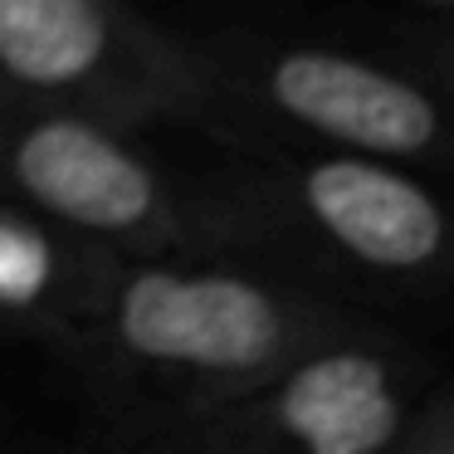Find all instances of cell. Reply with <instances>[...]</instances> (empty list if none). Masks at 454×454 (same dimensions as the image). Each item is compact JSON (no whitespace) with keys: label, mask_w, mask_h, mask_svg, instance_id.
Wrapping results in <instances>:
<instances>
[{"label":"cell","mask_w":454,"mask_h":454,"mask_svg":"<svg viewBox=\"0 0 454 454\" xmlns=\"http://www.w3.org/2000/svg\"><path fill=\"white\" fill-rule=\"evenodd\" d=\"M0 93L132 137L200 132L239 157L235 113L200 35L113 0H0Z\"/></svg>","instance_id":"obj_4"},{"label":"cell","mask_w":454,"mask_h":454,"mask_svg":"<svg viewBox=\"0 0 454 454\" xmlns=\"http://www.w3.org/2000/svg\"><path fill=\"white\" fill-rule=\"evenodd\" d=\"M395 454H454V381L434 386Z\"/></svg>","instance_id":"obj_8"},{"label":"cell","mask_w":454,"mask_h":454,"mask_svg":"<svg viewBox=\"0 0 454 454\" xmlns=\"http://www.w3.org/2000/svg\"><path fill=\"white\" fill-rule=\"evenodd\" d=\"M0 200L108 254L284 264L245 161L181 167L142 137L0 93Z\"/></svg>","instance_id":"obj_2"},{"label":"cell","mask_w":454,"mask_h":454,"mask_svg":"<svg viewBox=\"0 0 454 454\" xmlns=\"http://www.w3.org/2000/svg\"><path fill=\"white\" fill-rule=\"evenodd\" d=\"M200 44L235 113L239 157L313 147L454 186V98L405 64L264 30H206Z\"/></svg>","instance_id":"obj_3"},{"label":"cell","mask_w":454,"mask_h":454,"mask_svg":"<svg viewBox=\"0 0 454 454\" xmlns=\"http://www.w3.org/2000/svg\"><path fill=\"white\" fill-rule=\"evenodd\" d=\"M278 225L284 264L391 294H454V186L313 147L239 157Z\"/></svg>","instance_id":"obj_5"},{"label":"cell","mask_w":454,"mask_h":454,"mask_svg":"<svg viewBox=\"0 0 454 454\" xmlns=\"http://www.w3.org/2000/svg\"><path fill=\"white\" fill-rule=\"evenodd\" d=\"M430 391L415 347L376 323L132 454H395Z\"/></svg>","instance_id":"obj_6"},{"label":"cell","mask_w":454,"mask_h":454,"mask_svg":"<svg viewBox=\"0 0 454 454\" xmlns=\"http://www.w3.org/2000/svg\"><path fill=\"white\" fill-rule=\"evenodd\" d=\"M128 259L64 235L25 210H0V327L69 342L108 298Z\"/></svg>","instance_id":"obj_7"},{"label":"cell","mask_w":454,"mask_h":454,"mask_svg":"<svg viewBox=\"0 0 454 454\" xmlns=\"http://www.w3.org/2000/svg\"><path fill=\"white\" fill-rule=\"evenodd\" d=\"M376 323L298 269L142 259L122 264L98 313L59 352L103 450L132 454Z\"/></svg>","instance_id":"obj_1"}]
</instances>
